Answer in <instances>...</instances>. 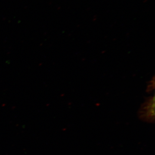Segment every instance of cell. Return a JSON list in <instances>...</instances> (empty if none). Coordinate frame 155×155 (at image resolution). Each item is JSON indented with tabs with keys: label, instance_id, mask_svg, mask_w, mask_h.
Masks as SVG:
<instances>
[{
	"label": "cell",
	"instance_id": "obj_1",
	"mask_svg": "<svg viewBox=\"0 0 155 155\" xmlns=\"http://www.w3.org/2000/svg\"><path fill=\"white\" fill-rule=\"evenodd\" d=\"M154 97L149 98L141 108L142 118L151 120L154 116Z\"/></svg>",
	"mask_w": 155,
	"mask_h": 155
}]
</instances>
